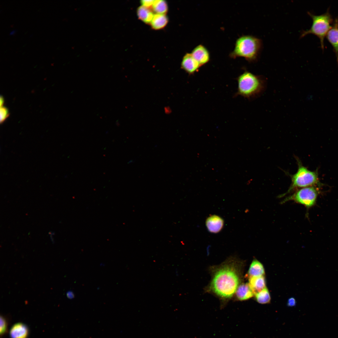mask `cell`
<instances>
[{
    "instance_id": "8",
    "label": "cell",
    "mask_w": 338,
    "mask_h": 338,
    "mask_svg": "<svg viewBox=\"0 0 338 338\" xmlns=\"http://www.w3.org/2000/svg\"><path fill=\"white\" fill-rule=\"evenodd\" d=\"M191 54L201 67L207 64L210 60L209 52L202 44H200L197 46L193 49Z\"/></svg>"
},
{
    "instance_id": "23",
    "label": "cell",
    "mask_w": 338,
    "mask_h": 338,
    "mask_svg": "<svg viewBox=\"0 0 338 338\" xmlns=\"http://www.w3.org/2000/svg\"><path fill=\"white\" fill-rule=\"evenodd\" d=\"M67 298L69 299H73L74 297V295L73 292L71 291H68L66 293Z\"/></svg>"
},
{
    "instance_id": "25",
    "label": "cell",
    "mask_w": 338,
    "mask_h": 338,
    "mask_svg": "<svg viewBox=\"0 0 338 338\" xmlns=\"http://www.w3.org/2000/svg\"><path fill=\"white\" fill-rule=\"evenodd\" d=\"M16 31L17 30H13L10 32L9 35H13L16 32Z\"/></svg>"
},
{
    "instance_id": "24",
    "label": "cell",
    "mask_w": 338,
    "mask_h": 338,
    "mask_svg": "<svg viewBox=\"0 0 338 338\" xmlns=\"http://www.w3.org/2000/svg\"><path fill=\"white\" fill-rule=\"evenodd\" d=\"M0 107L3 106V105L4 103V100L3 97L2 96H1L0 98Z\"/></svg>"
},
{
    "instance_id": "7",
    "label": "cell",
    "mask_w": 338,
    "mask_h": 338,
    "mask_svg": "<svg viewBox=\"0 0 338 338\" xmlns=\"http://www.w3.org/2000/svg\"><path fill=\"white\" fill-rule=\"evenodd\" d=\"M181 65L182 69L190 75L197 72L201 67L192 54L189 53H186L183 56Z\"/></svg>"
},
{
    "instance_id": "10",
    "label": "cell",
    "mask_w": 338,
    "mask_h": 338,
    "mask_svg": "<svg viewBox=\"0 0 338 338\" xmlns=\"http://www.w3.org/2000/svg\"><path fill=\"white\" fill-rule=\"evenodd\" d=\"M224 224L223 219L216 215L210 216L206 219V225L208 230L211 233H217L222 229Z\"/></svg>"
},
{
    "instance_id": "18",
    "label": "cell",
    "mask_w": 338,
    "mask_h": 338,
    "mask_svg": "<svg viewBox=\"0 0 338 338\" xmlns=\"http://www.w3.org/2000/svg\"><path fill=\"white\" fill-rule=\"evenodd\" d=\"M254 296L256 301L260 304H267L270 302V294L266 287L260 292L256 294Z\"/></svg>"
},
{
    "instance_id": "1",
    "label": "cell",
    "mask_w": 338,
    "mask_h": 338,
    "mask_svg": "<svg viewBox=\"0 0 338 338\" xmlns=\"http://www.w3.org/2000/svg\"><path fill=\"white\" fill-rule=\"evenodd\" d=\"M236 267L233 264L222 266L215 273L211 288L218 295L224 298L232 297L236 291L239 282Z\"/></svg>"
},
{
    "instance_id": "5",
    "label": "cell",
    "mask_w": 338,
    "mask_h": 338,
    "mask_svg": "<svg viewBox=\"0 0 338 338\" xmlns=\"http://www.w3.org/2000/svg\"><path fill=\"white\" fill-rule=\"evenodd\" d=\"M297 161L298 169L295 173L291 175V185L287 192L280 197H283L295 189L320 184L317 171H310L303 166L299 160Z\"/></svg>"
},
{
    "instance_id": "2",
    "label": "cell",
    "mask_w": 338,
    "mask_h": 338,
    "mask_svg": "<svg viewBox=\"0 0 338 338\" xmlns=\"http://www.w3.org/2000/svg\"><path fill=\"white\" fill-rule=\"evenodd\" d=\"M238 83L237 91L235 97L239 95L251 100L258 97L265 90V80L246 70L236 79Z\"/></svg>"
},
{
    "instance_id": "9",
    "label": "cell",
    "mask_w": 338,
    "mask_h": 338,
    "mask_svg": "<svg viewBox=\"0 0 338 338\" xmlns=\"http://www.w3.org/2000/svg\"><path fill=\"white\" fill-rule=\"evenodd\" d=\"M326 36L327 40L333 48L338 63V18L335 19L331 28Z\"/></svg>"
},
{
    "instance_id": "12",
    "label": "cell",
    "mask_w": 338,
    "mask_h": 338,
    "mask_svg": "<svg viewBox=\"0 0 338 338\" xmlns=\"http://www.w3.org/2000/svg\"><path fill=\"white\" fill-rule=\"evenodd\" d=\"M236 295L238 300H245L252 297L254 294L248 283H243L237 288Z\"/></svg>"
},
{
    "instance_id": "22",
    "label": "cell",
    "mask_w": 338,
    "mask_h": 338,
    "mask_svg": "<svg viewBox=\"0 0 338 338\" xmlns=\"http://www.w3.org/2000/svg\"><path fill=\"white\" fill-rule=\"evenodd\" d=\"M296 302L295 299L294 298H290L288 300L287 305L288 306L293 307L296 305Z\"/></svg>"
},
{
    "instance_id": "4",
    "label": "cell",
    "mask_w": 338,
    "mask_h": 338,
    "mask_svg": "<svg viewBox=\"0 0 338 338\" xmlns=\"http://www.w3.org/2000/svg\"><path fill=\"white\" fill-rule=\"evenodd\" d=\"M308 14L312 19V24L310 29L302 32L300 38L309 34L317 36L320 39L321 48L324 50V38L331 28V25L333 22V19L329 9L326 13L320 15H315L310 12H308Z\"/></svg>"
},
{
    "instance_id": "17",
    "label": "cell",
    "mask_w": 338,
    "mask_h": 338,
    "mask_svg": "<svg viewBox=\"0 0 338 338\" xmlns=\"http://www.w3.org/2000/svg\"><path fill=\"white\" fill-rule=\"evenodd\" d=\"M151 7L156 14H165L168 11L167 4L165 0H154Z\"/></svg>"
},
{
    "instance_id": "6",
    "label": "cell",
    "mask_w": 338,
    "mask_h": 338,
    "mask_svg": "<svg viewBox=\"0 0 338 338\" xmlns=\"http://www.w3.org/2000/svg\"><path fill=\"white\" fill-rule=\"evenodd\" d=\"M318 194L319 190L315 186L302 188L285 198L282 203L293 201L305 206L308 209L315 205Z\"/></svg>"
},
{
    "instance_id": "13",
    "label": "cell",
    "mask_w": 338,
    "mask_h": 338,
    "mask_svg": "<svg viewBox=\"0 0 338 338\" xmlns=\"http://www.w3.org/2000/svg\"><path fill=\"white\" fill-rule=\"evenodd\" d=\"M248 284L254 293V295L266 287L264 276L249 278Z\"/></svg>"
},
{
    "instance_id": "14",
    "label": "cell",
    "mask_w": 338,
    "mask_h": 338,
    "mask_svg": "<svg viewBox=\"0 0 338 338\" xmlns=\"http://www.w3.org/2000/svg\"><path fill=\"white\" fill-rule=\"evenodd\" d=\"M265 271L263 264L257 260H253L251 263L247 274L248 278L264 276Z\"/></svg>"
},
{
    "instance_id": "16",
    "label": "cell",
    "mask_w": 338,
    "mask_h": 338,
    "mask_svg": "<svg viewBox=\"0 0 338 338\" xmlns=\"http://www.w3.org/2000/svg\"><path fill=\"white\" fill-rule=\"evenodd\" d=\"M137 14L139 19L147 24H150L154 15L149 8L142 5L137 8Z\"/></svg>"
},
{
    "instance_id": "11",
    "label": "cell",
    "mask_w": 338,
    "mask_h": 338,
    "mask_svg": "<svg viewBox=\"0 0 338 338\" xmlns=\"http://www.w3.org/2000/svg\"><path fill=\"white\" fill-rule=\"evenodd\" d=\"M29 334V330L27 326L22 323L13 325L9 332L10 338H28Z\"/></svg>"
},
{
    "instance_id": "20",
    "label": "cell",
    "mask_w": 338,
    "mask_h": 338,
    "mask_svg": "<svg viewBox=\"0 0 338 338\" xmlns=\"http://www.w3.org/2000/svg\"><path fill=\"white\" fill-rule=\"evenodd\" d=\"M0 123H3L9 115L8 109L4 106L0 107Z\"/></svg>"
},
{
    "instance_id": "3",
    "label": "cell",
    "mask_w": 338,
    "mask_h": 338,
    "mask_svg": "<svg viewBox=\"0 0 338 338\" xmlns=\"http://www.w3.org/2000/svg\"><path fill=\"white\" fill-rule=\"evenodd\" d=\"M262 46L260 39L251 35H243L236 41L234 48L229 54V57L235 59L243 57L250 63L258 59Z\"/></svg>"
},
{
    "instance_id": "19",
    "label": "cell",
    "mask_w": 338,
    "mask_h": 338,
    "mask_svg": "<svg viewBox=\"0 0 338 338\" xmlns=\"http://www.w3.org/2000/svg\"><path fill=\"white\" fill-rule=\"evenodd\" d=\"M8 320L5 316L0 315V335L3 337L7 333L8 330Z\"/></svg>"
},
{
    "instance_id": "15",
    "label": "cell",
    "mask_w": 338,
    "mask_h": 338,
    "mask_svg": "<svg viewBox=\"0 0 338 338\" xmlns=\"http://www.w3.org/2000/svg\"><path fill=\"white\" fill-rule=\"evenodd\" d=\"M168 22V19L165 14H155L150 24L153 29L158 30L164 28Z\"/></svg>"
},
{
    "instance_id": "26",
    "label": "cell",
    "mask_w": 338,
    "mask_h": 338,
    "mask_svg": "<svg viewBox=\"0 0 338 338\" xmlns=\"http://www.w3.org/2000/svg\"><path fill=\"white\" fill-rule=\"evenodd\" d=\"M32 34H31V35H30V37H31V36H32Z\"/></svg>"
},
{
    "instance_id": "21",
    "label": "cell",
    "mask_w": 338,
    "mask_h": 338,
    "mask_svg": "<svg viewBox=\"0 0 338 338\" xmlns=\"http://www.w3.org/2000/svg\"><path fill=\"white\" fill-rule=\"evenodd\" d=\"M154 1V0H143L141 1V3L142 6L149 8L152 7Z\"/></svg>"
}]
</instances>
